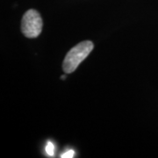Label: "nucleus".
<instances>
[{
    "label": "nucleus",
    "instance_id": "f03ea898",
    "mask_svg": "<svg viewBox=\"0 0 158 158\" xmlns=\"http://www.w3.org/2000/svg\"><path fill=\"white\" fill-rule=\"evenodd\" d=\"M43 20L39 11L30 9L25 12L21 20V32L27 38H37L41 34Z\"/></svg>",
    "mask_w": 158,
    "mask_h": 158
},
{
    "label": "nucleus",
    "instance_id": "20e7f679",
    "mask_svg": "<svg viewBox=\"0 0 158 158\" xmlns=\"http://www.w3.org/2000/svg\"><path fill=\"white\" fill-rule=\"evenodd\" d=\"M75 156V151L73 149H69L68 151H66L65 153H63L61 157L62 158H72Z\"/></svg>",
    "mask_w": 158,
    "mask_h": 158
},
{
    "label": "nucleus",
    "instance_id": "39448f33",
    "mask_svg": "<svg viewBox=\"0 0 158 158\" xmlns=\"http://www.w3.org/2000/svg\"><path fill=\"white\" fill-rule=\"evenodd\" d=\"M64 78H65V76L63 75V76H62V79H64Z\"/></svg>",
    "mask_w": 158,
    "mask_h": 158
},
{
    "label": "nucleus",
    "instance_id": "f257e3e1",
    "mask_svg": "<svg viewBox=\"0 0 158 158\" xmlns=\"http://www.w3.org/2000/svg\"><path fill=\"white\" fill-rule=\"evenodd\" d=\"M94 48V44L90 40H84L73 47L67 53L62 62V69L67 74L74 72L79 64L86 59Z\"/></svg>",
    "mask_w": 158,
    "mask_h": 158
},
{
    "label": "nucleus",
    "instance_id": "7ed1b4c3",
    "mask_svg": "<svg viewBox=\"0 0 158 158\" xmlns=\"http://www.w3.org/2000/svg\"><path fill=\"white\" fill-rule=\"evenodd\" d=\"M45 150L49 156H54V155H55V146H54L53 142L48 141V143L46 145Z\"/></svg>",
    "mask_w": 158,
    "mask_h": 158
}]
</instances>
